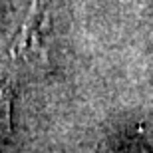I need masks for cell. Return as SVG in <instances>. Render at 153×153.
Returning <instances> with one entry per match:
<instances>
[]
</instances>
